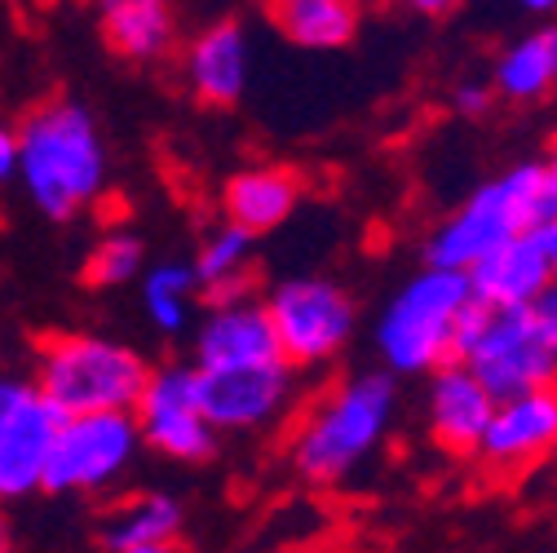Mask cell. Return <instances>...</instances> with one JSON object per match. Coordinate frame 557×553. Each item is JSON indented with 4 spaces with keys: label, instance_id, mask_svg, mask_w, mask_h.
<instances>
[{
    "label": "cell",
    "instance_id": "6da1fadb",
    "mask_svg": "<svg viewBox=\"0 0 557 553\" xmlns=\"http://www.w3.org/2000/svg\"><path fill=\"white\" fill-rule=\"evenodd\" d=\"M398 385L389 368H363L327 385L288 439V460L306 488H341L389 439Z\"/></svg>",
    "mask_w": 557,
    "mask_h": 553
},
{
    "label": "cell",
    "instance_id": "7a4b0ae2",
    "mask_svg": "<svg viewBox=\"0 0 557 553\" xmlns=\"http://www.w3.org/2000/svg\"><path fill=\"white\" fill-rule=\"evenodd\" d=\"M107 143L76 98H53L18 124V182L36 213L76 222L107 195Z\"/></svg>",
    "mask_w": 557,
    "mask_h": 553
},
{
    "label": "cell",
    "instance_id": "3957f363",
    "mask_svg": "<svg viewBox=\"0 0 557 553\" xmlns=\"http://www.w3.org/2000/svg\"><path fill=\"white\" fill-rule=\"evenodd\" d=\"M557 218V173L548 160L513 164L509 173L482 182L460 209L425 239L430 266L473 270L492 248L505 239L535 231Z\"/></svg>",
    "mask_w": 557,
    "mask_h": 553
},
{
    "label": "cell",
    "instance_id": "277c9868",
    "mask_svg": "<svg viewBox=\"0 0 557 553\" xmlns=\"http://www.w3.org/2000/svg\"><path fill=\"white\" fill-rule=\"evenodd\" d=\"M473 302L469 270L430 266L385 302L372 341L376 355L394 377H430L447 359H456V328L465 306Z\"/></svg>",
    "mask_w": 557,
    "mask_h": 553
},
{
    "label": "cell",
    "instance_id": "5b68a950",
    "mask_svg": "<svg viewBox=\"0 0 557 553\" xmlns=\"http://www.w3.org/2000/svg\"><path fill=\"white\" fill-rule=\"evenodd\" d=\"M36 381L62 407V417L115 407L133 411L151 381V368L124 341L98 332H49L36 345Z\"/></svg>",
    "mask_w": 557,
    "mask_h": 553
},
{
    "label": "cell",
    "instance_id": "8992f818",
    "mask_svg": "<svg viewBox=\"0 0 557 553\" xmlns=\"http://www.w3.org/2000/svg\"><path fill=\"white\" fill-rule=\"evenodd\" d=\"M456 359H465L496 398L557 381V351L531 306H486L473 297L456 328Z\"/></svg>",
    "mask_w": 557,
    "mask_h": 553
},
{
    "label": "cell",
    "instance_id": "52a82bcc",
    "mask_svg": "<svg viewBox=\"0 0 557 553\" xmlns=\"http://www.w3.org/2000/svg\"><path fill=\"white\" fill-rule=\"evenodd\" d=\"M274 332H278V351L293 359L301 372L336 364L355 341L359 328V306L327 274H293L278 280L265 297Z\"/></svg>",
    "mask_w": 557,
    "mask_h": 553
},
{
    "label": "cell",
    "instance_id": "ba28073f",
    "mask_svg": "<svg viewBox=\"0 0 557 553\" xmlns=\"http://www.w3.org/2000/svg\"><path fill=\"white\" fill-rule=\"evenodd\" d=\"M143 426L133 411H76L62 417L49 469H45V492L49 496H98L133 469L137 447H143Z\"/></svg>",
    "mask_w": 557,
    "mask_h": 553
},
{
    "label": "cell",
    "instance_id": "9c48e42d",
    "mask_svg": "<svg viewBox=\"0 0 557 553\" xmlns=\"http://www.w3.org/2000/svg\"><path fill=\"white\" fill-rule=\"evenodd\" d=\"M62 426V407L36 377L0 368V501L45 492L49 452Z\"/></svg>",
    "mask_w": 557,
    "mask_h": 553
},
{
    "label": "cell",
    "instance_id": "30bf717a",
    "mask_svg": "<svg viewBox=\"0 0 557 553\" xmlns=\"http://www.w3.org/2000/svg\"><path fill=\"white\" fill-rule=\"evenodd\" d=\"M199 403L222 434H257L284 421L297 390L301 368L284 355L257 359V364H226V368H195Z\"/></svg>",
    "mask_w": 557,
    "mask_h": 553
},
{
    "label": "cell",
    "instance_id": "8fae6325",
    "mask_svg": "<svg viewBox=\"0 0 557 553\" xmlns=\"http://www.w3.org/2000/svg\"><path fill=\"white\" fill-rule=\"evenodd\" d=\"M137 426L151 452L182 460V465H203L218 452V426L208 421V411L199 403V381L195 368L186 364H169V368H151V381L133 407Z\"/></svg>",
    "mask_w": 557,
    "mask_h": 553
},
{
    "label": "cell",
    "instance_id": "7c38bea8",
    "mask_svg": "<svg viewBox=\"0 0 557 553\" xmlns=\"http://www.w3.org/2000/svg\"><path fill=\"white\" fill-rule=\"evenodd\" d=\"M553 452H557V381L500 398L473 460L492 478H513Z\"/></svg>",
    "mask_w": 557,
    "mask_h": 553
},
{
    "label": "cell",
    "instance_id": "4fadbf2b",
    "mask_svg": "<svg viewBox=\"0 0 557 553\" xmlns=\"http://www.w3.org/2000/svg\"><path fill=\"white\" fill-rule=\"evenodd\" d=\"M500 398L486 390V381L465 364V359H447L443 368L430 372V390H425V426L430 439L447 452V456H478L482 434L492 426Z\"/></svg>",
    "mask_w": 557,
    "mask_h": 553
},
{
    "label": "cell",
    "instance_id": "5bb4252c",
    "mask_svg": "<svg viewBox=\"0 0 557 553\" xmlns=\"http://www.w3.org/2000/svg\"><path fill=\"white\" fill-rule=\"evenodd\" d=\"M278 332L270 319V306L257 293L208 302L199 328H195V368H226V364H257L274 359Z\"/></svg>",
    "mask_w": 557,
    "mask_h": 553
},
{
    "label": "cell",
    "instance_id": "9a60e30c",
    "mask_svg": "<svg viewBox=\"0 0 557 553\" xmlns=\"http://www.w3.org/2000/svg\"><path fill=\"white\" fill-rule=\"evenodd\" d=\"M473 297L486 306H535V297L557 280V266L540 239V231H522L486 253L473 270Z\"/></svg>",
    "mask_w": 557,
    "mask_h": 553
},
{
    "label": "cell",
    "instance_id": "2e32d148",
    "mask_svg": "<svg viewBox=\"0 0 557 553\" xmlns=\"http://www.w3.org/2000/svg\"><path fill=\"white\" fill-rule=\"evenodd\" d=\"M186 89L203 107H235L248 89V36L239 23L203 27L182 58Z\"/></svg>",
    "mask_w": 557,
    "mask_h": 553
},
{
    "label": "cell",
    "instance_id": "e0dca14e",
    "mask_svg": "<svg viewBox=\"0 0 557 553\" xmlns=\"http://www.w3.org/2000/svg\"><path fill=\"white\" fill-rule=\"evenodd\" d=\"M306 186L293 169H278V164H252V169H239L226 191H222V209H226V222L252 231V235H270L278 231L301 204Z\"/></svg>",
    "mask_w": 557,
    "mask_h": 553
},
{
    "label": "cell",
    "instance_id": "ac0fdd59",
    "mask_svg": "<svg viewBox=\"0 0 557 553\" xmlns=\"http://www.w3.org/2000/svg\"><path fill=\"white\" fill-rule=\"evenodd\" d=\"M102 40L124 62H160L177 45L173 5L169 0H94Z\"/></svg>",
    "mask_w": 557,
    "mask_h": 553
},
{
    "label": "cell",
    "instance_id": "d6986e66",
    "mask_svg": "<svg viewBox=\"0 0 557 553\" xmlns=\"http://www.w3.org/2000/svg\"><path fill=\"white\" fill-rule=\"evenodd\" d=\"M265 19L297 49H345L363 27V0H261Z\"/></svg>",
    "mask_w": 557,
    "mask_h": 553
},
{
    "label": "cell",
    "instance_id": "ffe728a7",
    "mask_svg": "<svg viewBox=\"0 0 557 553\" xmlns=\"http://www.w3.org/2000/svg\"><path fill=\"white\" fill-rule=\"evenodd\" d=\"M182 536H186V509L164 492L120 505L98 527V544L111 553H164V549H177Z\"/></svg>",
    "mask_w": 557,
    "mask_h": 553
},
{
    "label": "cell",
    "instance_id": "44dd1931",
    "mask_svg": "<svg viewBox=\"0 0 557 553\" xmlns=\"http://www.w3.org/2000/svg\"><path fill=\"white\" fill-rule=\"evenodd\" d=\"M496 89L505 102H544L557 89V27H535L531 36L513 40L500 58H496V72H492Z\"/></svg>",
    "mask_w": 557,
    "mask_h": 553
},
{
    "label": "cell",
    "instance_id": "7402d4cb",
    "mask_svg": "<svg viewBox=\"0 0 557 553\" xmlns=\"http://www.w3.org/2000/svg\"><path fill=\"white\" fill-rule=\"evenodd\" d=\"M252 239L257 235L235 226V222H226V226L203 235V244L195 253V274H199V288H203V306L252 293V280H248Z\"/></svg>",
    "mask_w": 557,
    "mask_h": 553
},
{
    "label": "cell",
    "instance_id": "603a6c76",
    "mask_svg": "<svg viewBox=\"0 0 557 553\" xmlns=\"http://www.w3.org/2000/svg\"><path fill=\"white\" fill-rule=\"evenodd\" d=\"M199 274H195V261L182 266V261H160L147 270L143 280V310L147 319L164 332V336H177L190 328L195 319V297H199Z\"/></svg>",
    "mask_w": 557,
    "mask_h": 553
},
{
    "label": "cell",
    "instance_id": "cb8c5ba5",
    "mask_svg": "<svg viewBox=\"0 0 557 553\" xmlns=\"http://www.w3.org/2000/svg\"><path fill=\"white\" fill-rule=\"evenodd\" d=\"M147 266V244L137 239L133 231H107L89 261H85V280L94 288H120V284H133L137 274H143Z\"/></svg>",
    "mask_w": 557,
    "mask_h": 553
},
{
    "label": "cell",
    "instance_id": "d4e9b609",
    "mask_svg": "<svg viewBox=\"0 0 557 553\" xmlns=\"http://www.w3.org/2000/svg\"><path fill=\"white\" fill-rule=\"evenodd\" d=\"M496 98H500L496 81H465V85H456V94H451V107H456L460 115H469V120H482L486 111L496 107Z\"/></svg>",
    "mask_w": 557,
    "mask_h": 553
},
{
    "label": "cell",
    "instance_id": "484cf974",
    "mask_svg": "<svg viewBox=\"0 0 557 553\" xmlns=\"http://www.w3.org/2000/svg\"><path fill=\"white\" fill-rule=\"evenodd\" d=\"M531 315H535V323H540V332L548 336V345L557 351V280L535 297V306H531Z\"/></svg>",
    "mask_w": 557,
    "mask_h": 553
},
{
    "label": "cell",
    "instance_id": "4316f807",
    "mask_svg": "<svg viewBox=\"0 0 557 553\" xmlns=\"http://www.w3.org/2000/svg\"><path fill=\"white\" fill-rule=\"evenodd\" d=\"M18 182V128L0 124V186Z\"/></svg>",
    "mask_w": 557,
    "mask_h": 553
},
{
    "label": "cell",
    "instance_id": "83f0119b",
    "mask_svg": "<svg viewBox=\"0 0 557 553\" xmlns=\"http://www.w3.org/2000/svg\"><path fill=\"white\" fill-rule=\"evenodd\" d=\"M407 10H416V14H430V19H443V14H451L460 0H403Z\"/></svg>",
    "mask_w": 557,
    "mask_h": 553
},
{
    "label": "cell",
    "instance_id": "f1b7e54d",
    "mask_svg": "<svg viewBox=\"0 0 557 553\" xmlns=\"http://www.w3.org/2000/svg\"><path fill=\"white\" fill-rule=\"evenodd\" d=\"M535 231H540V239H544V248H548V257H553V266H557V218L544 222V226H535Z\"/></svg>",
    "mask_w": 557,
    "mask_h": 553
},
{
    "label": "cell",
    "instance_id": "f546056e",
    "mask_svg": "<svg viewBox=\"0 0 557 553\" xmlns=\"http://www.w3.org/2000/svg\"><path fill=\"white\" fill-rule=\"evenodd\" d=\"M14 544V527H10V518H5V501H0V553H5Z\"/></svg>",
    "mask_w": 557,
    "mask_h": 553
},
{
    "label": "cell",
    "instance_id": "4dcf8cb0",
    "mask_svg": "<svg viewBox=\"0 0 557 553\" xmlns=\"http://www.w3.org/2000/svg\"><path fill=\"white\" fill-rule=\"evenodd\" d=\"M518 5L531 14H557V0H518Z\"/></svg>",
    "mask_w": 557,
    "mask_h": 553
},
{
    "label": "cell",
    "instance_id": "1f68e13d",
    "mask_svg": "<svg viewBox=\"0 0 557 553\" xmlns=\"http://www.w3.org/2000/svg\"><path fill=\"white\" fill-rule=\"evenodd\" d=\"M548 164H553V169H557V143H553V151H548Z\"/></svg>",
    "mask_w": 557,
    "mask_h": 553
},
{
    "label": "cell",
    "instance_id": "d6a6232c",
    "mask_svg": "<svg viewBox=\"0 0 557 553\" xmlns=\"http://www.w3.org/2000/svg\"><path fill=\"white\" fill-rule=\"evenodd\" d=\"M553 173H557V169H553Z\"/></svg>",
    "mask_w": 557,
    "mask_h": 553
}]
</instances>
